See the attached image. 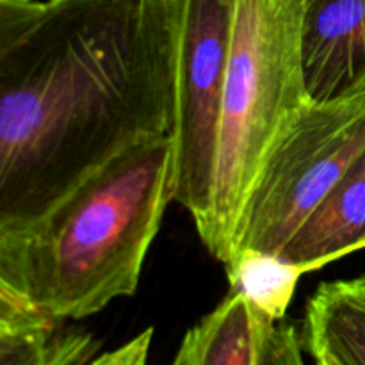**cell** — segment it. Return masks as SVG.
Wrapping results in <instances>:
<instances>
[{"label":"cell","instance_id":"cell-2","mask_svg":"<svg viewBox=\"0 0 365 365\" xmlns=\"http://www.w3.org/2000/svg\"><path fill=\"white\" fill-rule=\"evenodd\" d=\"M175 196L173 135L130 146L43 214L0 227V287L64 321L134 296Z\"/></svg>","mask_w":365,"mask_h":365},{"label":"cell","instance_id":"cell-14","mask_svg":"<svg viewBox=\"0 0 365 365\" xmlns=\"http://www.w3.org/2000/svg\"><path fill=\"white\" fill-rule=\"evenodd\" d=\"M171 365H192V349H191V342H189L187 335H184V339H182L177 355H175Z\"/></svg>","mask_w":365,"mask_h":365},{"label":"cell","instance_id":"cell-15","mask_svg":"<svg viewBox=\"0 0 365 365\" xmlns=\"http://www.w3.org/2000/svg\"><path fill=\"white\" fill-rule=\"evenodd\" d=\"M314 362H316V365H341L330 356H317V359H314Z\"/></svg>","mask_w":365,"mask_h":365},{"label":"cell","instance_id":"cell-6","mask_svg":"<svg viewBox=\"0 0 365 365\" xmlns=\"http://www.w3.org/2000/svg\"><path fill=\"white\" fill-rule=\"evenodd\" d=\"M303 68L309 95L327 102L365 84V0H307Z\"/></svg>","mask_w":365,"mask_h":365},{"label":"cell","instance_id":"cell-5","mask_svg":"<svg viewBox=\"0 0 365 365\" xmlns=\"http://www.w3.org/2000/svg\"><path fill=\"white\" fill-rule=\"evenodd\" d=\"M234 0H182L177 68V196L203 230L210 216L220 152Z\"/></svg>","mask_w":365,"mask_h":365},{"label":"cell","instance_id":"cell-12","mask_svg":"<svg viewBox=\"0 0 365 365\" xmlns=\"http://www.w3.org/2000/svg\"><path fill=\"white\" fill-rule=\"evenodd\" d=\"M298 328L285 319L264 324L260 365H307Z\"/></svg>","mask_w":365,"mask_h":365},{"label":"cell","instance_id":"cell-11","mask_svg":"<svg viewBox=\"0 0 365 365\" xmlns=\"http://www.w3.org/2000/svg\"><path fill=\"white\" fill-rule=\"evenodd\" d=\"M232 291L241 292L253 309L271 321L285 319L299 273L280 257L242 255L227 266Z\"/></svg>","mask_w":365,"mask_h":365},{"label":"cell","instance_id":"cell-1","mask_svg":"<svg viewBox=\"0 0 365 365\" xmlns=\"http://www.w3.org/2000/svg\"><path fill=\"white\" fill-rule=\"evenodd\" d=\"M182 0H0V227L177 121Z\"/></svg>","mask_w":365,"mask_h":365},{"label":"cell","instance_id":"cell-4","mask_svg":"<svg viewBox=\"0 0 365 365\" xmlns=\"http://www.w3.org/2000/svg\"><path fill=\"white\" fill-rule=\"evenodd\" d=\"M364 152L365 84L339 98L314 102L264 163L239 220L227 266L242 255L280 257Z\"/></svg>","mask_w":365,"mask_h":365},{"label":"cell","instance_id":"cell-9","mask_svg":"<svg viewBox=\"0 0 365 365\" xmlns=\"http://www.w3.org/2000/svg\"><path fill=\"white\" fill-rule=\"evenodd\" d=\"M299 335L312 359L365 365V274L321 284L307 303Z\"/></svg>","mask_w":365,"mask_h":365},{"label":"cell","instance_id":"cell-7","mask_svg":"<svg viewBox=\"0 0 365 365\" xmlns=\"http://www.w3.org/2000/svg\"><path fill=\"white\" fill-rule=\"evenodd\" d=\"M364 248L365 152L296 232L280 259L303 274Z\"/></svg>","mask_w":365,"mask_h":365},{"label":"cell","instance_id":"cell-10","mask_svg":"<svg viewBox=\"0 0 365 365\" xmlns=\"http://www.w3.org/2000/svg\"><path fill=\"white\" fill-rule=\"evenodd\" d=\"M262 316L241 292L230 294L187 331L192 365H260Z\"/></svg>","mask_w":365,"mask_h":365},{"label":"cell","instance_id":"cell-3","mask_svg":"<svg viewBox=\"0 0 365 365\" xmlns=\"http://www.w3.org/2000/svg\"><path fill=\"white\" fill-rule=\"evenodd\" d=\"M305 2L234 0L212 209L198 232L223 266L271 150L314 103L303 68Z\"/></svg>","mask_w":365,"mask_h":365},{"label":"cell","instance_id":"cell-8","mask_svg":"<svg viewBox=\"0 0 365 365\" xmlns=\"http://www.w3.org/2000/svg\"><path fill=\"white\" fill-rule=\"evenodd\" d=\"M98 349L91 334L0 287V365H88Z\"/></svg>","mask_w":365,"mask_h":365},{"label":"cell","instance_id":"cell-13","mask_svg":"<svg viewBox=\"0 0 365 365\" xmlns=\"http://www.w3.org/2000/svg\"><path fill=\"white\" fill-rule=\"evenodd\" d=\"M153 328H146L120 348L96 355L88 365H148Z\"/></svg>","mask_w":365,"mask_h":365}]
</instances>
